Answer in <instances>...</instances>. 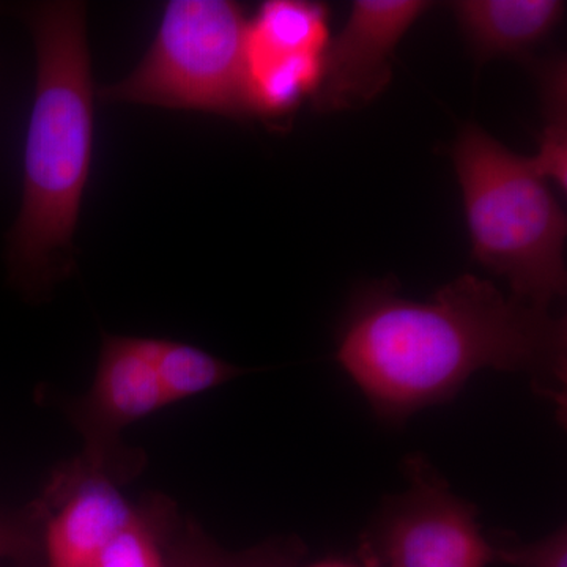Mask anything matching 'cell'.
I'll list each match as a JSON object with an SVG mask.
<instances>
[{"mask_svg": "<svg viewBox=\"0 0 567 567\" xmlns=\"http://www.w3.org/2000/svg\"><path fill=\"white\" fill-rule=\"evenodd\" d=\"M409 488L388 499L364 543L369 567H487L494 544L481 533L476 507L415 454L405 461Z\"/></svg>", "mask_w": 567, "mask_h": 567, "instance_id": "5b68a950", "label": "cell"}, {"mask_svg": "<svg viewBox=\"0 0 567 567\" xmlns=\"http://www.w3.org/2000/svg\"><path fill=\"white\" fill-rule=\"evenodd\" d=\"M330 11L308 0H268L246 25L245 59L323 55Z\"/></svg>", "mask_w": 567, "mask_h": 567, "instance_id": "30bf717a", "label": "cell"}, {"mask_svg": "<svg viewBox=\"0 0 567 567\" xmlns=\"http://www.w3.org/2000/svg\"><path fill=\"white\" fill-rule=\"evenodd\" d=\"M432 7L427 0H354L344 28L324 48L315 110H357L382 95L395 48Z\"/></svg>", "mask_w": 567, "mask_h": 567, "instance_id": "52a82bcc", "label": "cell"}, {"mask_svg": "<svg viewBox=\"0 0 567 567\" xmlns=\"http://www.w3.org/2000/svg\"><path fill=\"white\" fill-rule=\"evenodd\" d=\"M166 406L145 338L106 334L91 388L65 410L84 443L82 461L122 486L144 465L141 451L123 445L122 432Z\"/></svg>", "mask_w": 567, "mask_h": 567, "instance_id": "8992f818", "label": "cell"}, {"mask_svg": "<svg viewBox=\"0 0 567 567\" xmlns=\"http://www.w3.org/2000/svg\"><path fill=\"white\" fill-rule=\"evenodd\" d=\"M453 159L476 262L516 300L550 308L567 290V221L550 185L476 123L458 133Z\"/></svg>", "mask_w": 567, "mask_h": 567, "instance_id": "3957f363", "label": "cell"}, {"mask_svg": "<svg viewBox=\"0 0 567 567\" xmlns=\"http://www.w3.org/2000/svg\"><path fill=\"white\" fill-rule=\"evenodd\" d=\"M0 559L39 567V517L32 503L17 513H0Z\"/></svg>", "mask_w": 567, "mask_h": 567, "instance_id": "2e32d148", "label": "cell"}, {"mask_svg": "<svg viewBox=\"0 0 567 567\" xmlns=\"http://www.w3.org/2000/svg\"><path fill=\"white\" fill-rule=\"evenodd\" d=\"M338 363L388 424L450 401L481 369L524 374L565 410V317L518 301L464 275L425 301L406 300L391 279L350 300Z\"/></svg>", "mask_w": 567, "mask_h": 567, "instance_id": "6da1fadb", "label": "cell"}, {"mask_svg": "<svg viewBox=\"0 0 567 567\" xmlns=\"http://www.w3.org/2000/svg\"><path fill=\"white\" fill-rule=\"evenodd\" d=\"M244 7L230 0H173L136 70L103 89L111 102L246 117Z\"/></svg>", "mask_w": 567, "mask_h": 567, "instance_id": "277c9868", "label": "cell"}, {"mask_svg": "<svg viewBox=\"0 0 567 567\" xmlns=\"http://www.w3.org/2000/svg\"><path fill=\"white\" fill-rule=\"evenodd\" d=\"M473 58H522L548 39L565 17L559 0H457L447 3Z\"/></svg>", "mask_w": 567, "mask_h": 567, "instance_id": "9c48e42d", "label": "cell"}, {"mask_svg": "<svg viewBox=\"0 0 567 567\" xmlns=\"http://www.w3.org/2000/svg\"><path fill=\"white\" fill-rule=\"evenodd\" d=\"M322 73V55L245 59L248 115L281 118L312 99Z\"/></svg>", "mask_w": 567, "mask_h": 567, "instance_id": "7c38bea8", "label": "cell"}, {"mask_svg": "<svg viewBox=\"0 0 567 567\" xmlns=\"http://www.w3.org/2000/svg\"><path fill=\"white\" fill-rule=\"evenodd\" d=\"M305 555V544L295 536L271 537L246 550H226L199 525L186 520L171 546L169 567H298Z\"/></svg>", "mask_w": 567, "mask_h": 567, "instance_id": "5bb4252c", "label": "cell"}, {"mask_svg": "<svg viewBox=\"0 0 567 567\" xmlns=\"http://www.w3.org/2000/svg\"><path fill=\"white\" fill-rule=\"evenodd\" d=\"M494 544L495 561L516 567H567L566 527L535 543L499 540Z\"/></svg>", "mask_w": 567, "mask_h": 567, "instance_id": "e0dca14e", "label": "cell"}, {"mask_svg": "<svg viewBox=\"0 0 567 567\" xmlns=\"http://www.w3.org/2000/svg\"><path fill=\"white\" fill-rule=\"evenodd\" d=\"M37 51L35 99L24 151L20 215L9 235L11 281L40 297L69 275L93 152V78L85 7L28 11Z\"/></svg>", "mask_w": 567, "mask_h": 567, "instance_id": "7a4b0ae2", "label": "cell"}, {"mask_svg": "<svg viewBox=\"0 0 567 567\" xmlns=\"http://www.w3.org/2000/svg\"><path fill=\"white\" fill-rule=\"evenodd\" d=\"M39 567H91L132 518L121 484L81 457L62 465L39 498Z\"/></svg>", "mask_w": 567, "mask_h": 567, "instance_id": "ba28073f", "label": "cell"}, {"mask_svg": "<svg viewBox=\"0 0 567 567\" xmlns=\"http://www.w3.org/2000/svg\"><path fill=\"white\" fill-rule=\"evenodd\" d=\"M543 93V133L539 151L529 158L533 169L559 192L567 188V69L561 58L551 59L540 69Z\"/></svg>", "mask_w": 567, "mask_h": 567, "instance_id": "9a60e30c", "label": "cell"}, {"mask_svg": "<svg viewBox=\"0 0 567 567\" xmlns=\"http://www.w3.org/2000/svg\"><path fill=\"white\" fill-rule=\"evenodd\" d=\"M145 342L169 405L226 385L246 372L185 342L155 338H145Z\"/></svg>", "mask_w": 567, "mask_h": 567, "instance_id": "4fadbf2b", "label": "cell"}, {"mask_svg": "<svg viewBox=\"0 0 567 567\" xmlns=\"http://www.w3.org/2000/svg\"><path fill=\"white\" fill-rule=\"evenodd\" d=\"M308 567H369L360 565V563L346 561V559H324V561L316 563V565H311Z\"/></svg>", "mask_w": 567, "mask_h": 567, "instance_id": "ac0fdd59", "label": "cell"}, {"mask_svg": "<svg viewBox=\"0 0 567 567\" xmlns=\"http://www.w3.org/2000/svg\"><path fill=\"white\" fill-rule=\"evenodd\" d=\"M182 524L173 499L145 496L91 567H169L171 546Z\"/></svg>", "mask_w": 567, "mask_h": 567, "instance_id": "8fae6325", "label": "cell"}]
</instances>
